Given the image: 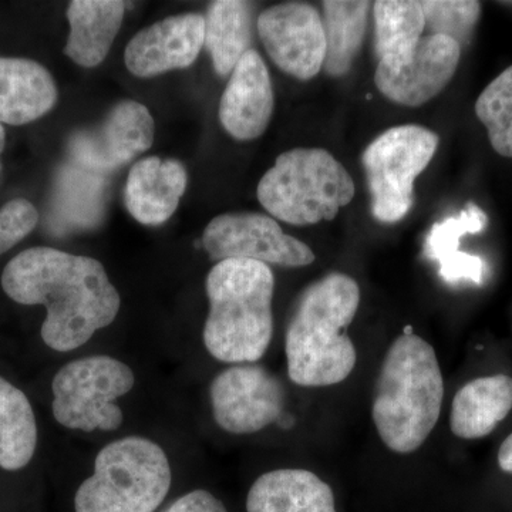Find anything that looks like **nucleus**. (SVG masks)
<instances>
[{
  "mask_svg": "<svg viewBox=\"0 0 512 512\" xmlns=\"http://www.w3.org/2000/svg\"><path fill=\"white\" fill-rule=\"evenodd\" d=\"M254 5L241 0L212 2L205 19V43L212 66L221 77L231 76L252 40Z\"/></svg>",
  "mask_w": 512,
  "mask_h": 512,
  "instance_id": "22",
  "label": "nucleus"
},
{
  "mask_svg": "<svg viewBox=\"0 0 512 512\" xmlns=\"http://www.w3.org/2000/svg\"><path fill=\"white\" fill-rule=\"evenodd\" d=\"M215 423L231 434H254L278 423L285 390L264 366L244 363L225 369L210 389Z\"/></svg>",
  "mask_w": 512,
  "mask_h": 512,
  "instance_id": "10",
  "label": "nucleus"
},
{
  "mask_svg": "<svg viewBox=\"0 0 512 512\" xmlns=\"http://www.w3.org/2000/svg\"><path fill=\"white\" fill-rule=\"evenodd\" d=\"M57 86L42 64L19 57H0V123L25 126L56 106Z\"/></svg>",
  "mask_w": 512,
  "mask_h": 512,
  "instance_id": "17",
  "label": "nucleus"
},
{
  "mask_svg": "<svg viewBox=\"0 0 512 512\" xmlns=\"http://www.w3.org/2000/svg\"><path fill=\"white\" fill-rule=\"evenodd\" d=\"M460 57L461 47L450 37H421L403 66L380 60L375 74L377 89L393 103L423 106L446 89L457 72Z\"/></svg>",
  "mask_w": 512,
  "mask_h": 512,
  "instance_id": "13",
  "label": "nucleus"
},
{
  "mask_svg": "<svg viewBox=\"0 0 512 512\" xmlns=\"http://www.w3.org/2000/svg\"><path fill=\"white\" fill-rule=\"evenodd\" d=\"M171 487L167 454L154 441L126 437L101 448L94 473L74 497L76 512H154Z\"/></svg>",
  "mask_w": 512,
  "mask_h": 512,
  "instance_id": "6",
  "label": "nucleus"
},
{
  "mask_svg": "<svg viewBox=\"0 0 512 512\" xmlns=\"http://www.w3.org/2000/svg\"><path fill=\"white\" fill-rule=\"evenodd\" d=\"M430 36L450 37L461 49L470 43L481 15L474 0H424L420 2Z\"/></svg>",
  "mask_w": 512,
  "mask_h": 512,
  "instance_id": "27",
  "label": "nucleus"
},
{
  "mask_svg": "<svg viewBox=\"0 0 512 512\" xmlns=\"http://www.w3.org/2000/svg\"><path fill=\"white\" fill-rule=\"evenodd\" d=\"M498 464L505 473H512V433L501 444L498 451Z\"/></svg>",
  "mask_w": 512,
  "mask_h": 512,
  "instance_id": "30",
  "label": "nucleus"
},
{
  "mask_svg": "<svg viewBox=\"0 0 512 512\" xmlns=\"http://www.w3.org/2000/svg\"><path fill=\"white\" fill-rule=\"evenodd\" d=\"M126 3L120 0H73L67 8L70 33L64 55L79 66H99L109 55L123 25Z\"/></svg>",
  "mask_w": 512,
  "mask_h": 512,
  "instance_id": "19",
  "label": "nucleus"
},
{
  "mask_svg": "<svg viewBox=\"0 0 512 512\" xmlns=\"http://www.w3.org/2000/svg\"><path fill=\"white\" fill-rule=\"evenodd\" d=\"M476 114L494 150L512 158V66L485 87L477 99Z\"/></svg>",
  "mask_w": 512,
  "mask_h": 512,
  "instance_id": "26",
  "label": "nucleus"
},
{
  "mask_svg": "<svg viewBox=\"0 0 512 512\" xmlns=\"http://www.w3.org/2000/svg\"><path fill=\"white\" fill-rule=\"evenodd\" d=\"M376 23V55L403 66L409 62L426 30L420 2L379 0L373 3Z\"/></svg>",
  "mask_w": 512,
  "mask_h": 512,
  "instance_id": "25",
  "label": "nucleus"
},
{
  "mask_svg": "<svg viewBox=\"0 0 512 512\" xmlns=\"http://www.w3.org/2000/svg\"><path fill=\"white\" fill-rule=\"evenodd\" d=\"M204 43V16H170L140 30L128 42L124 63L134 76L150 79L170 70L187 69L200 56Z\"/></svg>",
  "mask_w": 512,
  "mask_h": 512,
  "instance_id": "14",
  "label": "nucleus"
},
{
  "mask_svg": "<svg viewBox=\"0 0 512 512\" xmlns=\"http://www.w3.org/2000/svg\"><path fill=\"white\" fill-rule=\"evenodd\" d=\"M136 383L133 370L110 356H90L64 365L53 379V416L72 430H117L123 412L116 404Z\"/></svg>",
  "mask_w": 512,
  "mask_h": 512,
  "instance_id": "8",
  "label": "nucleus"
},
{
  "mask_svg": "<svg viewBox=\"0 0 512 512\" xmlns=\"http://www.w3.org/2000/svg\"><path fill=\"white\" fill-rule=\"evenodd\" d=\"M205 286L210 315L202 336L208 353L234 365L261 360L274 335L272 269L258 261L227 259L211 269Z\"/></svg>",
  "mask_w": 512,
  "mask_h": 512,
  "instance_id": "4",
  "label": "nucleus"
},
{
  "mask_svg": "<svg viewBox=\"0 0 512 512\" xmlns=\"http://www.w3.org/2000/svg\"><path fill=\"white\" fill-rule=\"evenodd\" d=\"M202 245L212 261L249 259L265 265L301 268L316 256L305 242L285 234L275 218L259 212L218 215L202 234Z\"/></svg>",
  "mask_w": 512,
  "mask_h": 512,
  "instance_id": "9",
  "label": "nucleus"
},
{
  "mask_svg": "<svg viewBox=\"0 0 512 512\" xmlns=\"http://www.w3.org/2000/svg\"><path fill=\"white\" fill-rule=\"evenodd\" d=\"M187 183V170L180 161L143 158L128 173L124 202L134 220L157 227L173 217Z\"/></svg>",
  "mask_w": 512,
  "mask_h": 512,
  "instance_id": "16",
  "label": "nucleus"
},
{
  "mask_svg": "<svg viewBox=\"0 0 512 512\" xmlns=\"http://www.w3.org/2000/svg\"><path fill=\"white\" fill-rule=\"evenodd\" d=\"M274 107L268 67L256 50L249 49L232 70L222 93L218 111L222 127L235 140H256L271 123Z\"/></svg>",
  "mask_w": 512,
  "mask_h": 512,
  "instance_id": "15",
  "label": "nucleus"
},
{
  "mask_svg": "<svg viewBox=\"0 0 512 512\" xmlns=\"http://www.w3.org/2000/svg\"><path fill=\"white\" fill-rule=\"evenodd\" d=\"M256 28L266 53L282 72L308 82L323 69L325 29L315 6L279 3L259 15Z\"/></svg>",
  "mask_w": 512,
  "mask_h": 512,
  "instance_id": "11",
  "label": "nucleus"
},
{
  "mask_svg": "<svg viewBox=\"0 0 512 512\" xmlns=\"http://www.w3.org/2000/svg\"><path fill=\"white\" fill-rule=\"evenodd\" d=\"M5 144H6L5 128H3V124L0 123V154H2V151L5 150Z\"/></svg>",
  "mask_w": 512,
  "mask_h": 512,
  "instance_id": "31",
  "label": "nucleus"
},
{
  "mask_svg": "<svg viewBox=\"0 0 512 512\" xmlns=\"http://www.w3.org/2000/svg\"><path fill=\"white\" fill-rule=\"evenodd\" d=\"M37 424L26 394L0 376V468L18 471L35 456Z\"/></svg>",
  "mask_w": 512,
  "mask_h": 512,
  "instance_id": "24",
  "label": "nucleus"
},
{
  "mask_svg": "<svg viewBox=\"0 0 512 512\" xmlns=\"http://www.w3.org/2000/svg\"><path fill=\"white\" fill-rule=\"evenodd\" d=\"M512 409V379L495 375L478 377L458 390L451 406L454 436L476 440L488 436Z\"/></svg>",
  "mask_w": 512,
  "mask_h": 512,
  "instance_id": "21",
  "label": "nucleus"
},
{
  "mask_svg": "<svg viewBox=\"0 0 512 512\" xmlns=\"http://www.w3.org/2000/svg\"><path fill=\"white\" fill-rule=\"evenodd\" d=\"M323 29L326 37V57L323 70L330 77L346 76L365 39L367 16L372 3L328 0L322 2Z\"/></svg>",
  "mask_w": 512,
  "mask_h": 512,
  "instance_id": "23",
  "label": "nucleus"
},
{
  "mask_svg": "<svg viewBox=\"0 0 512 512\" xmlns=\"http://www.w3.org/2000/svg\"><path fill=\"white\" fill-rule=\"evenodd\" d=\"M164 512H228L215 495L205 490H194L178 498Z\"/></svg>",
  "mask_w": 512,
  "mask_h": 512,
  "instance_id": "29",
  "label": "nucleus"
},
{
  "mask_svg": "<svg viewBox=\"0 0 512 512\" xmlns=\"http://www.w3.org/2000/svg\"><path fill=\"white\" fill-rule=\"evenodd\" d=\"M487 224V214L473 202H468L458 217L447 218L431 227L423 254L439 262L441 278L447 284L473 282L483 285L485 262L480 256L460 251V241L467 234H480Z\"/></svg>",
  "mask_w": 512,
  "mask_h": 512,
  "instance_id": "20",
  "label": "nucleus"
},
{
  "mask_svg": "<svg viewBox=\"0 0 512 512\" xmlns=\"http://www.w3.org/2000/svg\"><path fill=\"white\" fill-rule=\"evenodd\" d=\"M440 138L429 128H389L367 146L362 161L372 214L383 224L402 221L412 210L414 181L433 160Z\"/></svg>",
  "mask_w": 512,
  "mask_h": 512,
  "instance_id": "7",
  "label": "nucleus"
},
{
  "mask_svg": "<svg viewBox=\"0 0 512 512\" xmlns=\"http://www.w3.org/2000/svg\"><path fill=\"white\" fill-rule=\"evenodd\" d=\"M6 295L20 305L45 306L43 342L56 352L82 348L119 315L120 293L97 259L49 247L26 249L2 274Z\"/></svg>",
  "mask_w": 512,
  "mask_h": 512,
  "instance_id": "1",
  "label": "nucleus"
},
{
  "mask_svg": "<svg viewBox=\"0 0 512 512\" xmlns=\"http://www.w3.org/2000/svg\"><path fill=\"white\" fill-rule=\"evenodd\" d=\"M359 305V285L340 272L323 276L302 292L285 338L288 375L293 383L328 387L352 375L357 353L348 328Z\"/></svg>",
  "mask_w": 512,
  "mask_h": 512,
  "instance_id": "2",
  "label": "nucleus"
},
{
  "mask_svg": "<svg viewBox=\"0 0 512 512\" xmlns=\"http://www.w3.org/2000/svg\"><path fill=\"white\" fill-rule=\"evenodd\" d=\"M443 399L436 350L406 329L387 350L373 394V423L384 446L396 454L419 450L440 419Z\"/></svg>",
  "mask_w": 512,
  "mask_h": 512,
  "instance_id": "3",
  "label": "nucleus"
},
{
  "mask_svg": "<svg viewBox=\"0 0 512 512\" xmlns=\"http://www.w3.org/2000/svg\"><path fill=\"white\" fill-rule=\"evenodd\" d=\"M39 222V212L32 202L15 198L0 208V255L28 237Z\"/></svg>",
  "mask_w": 512,
  "mask_h": 512,
  "instance_id": "28",
  "label": "nucleus"
},
{
  "mask_svg": "<svg viewBox=\"0 0 512 512\" xmlns=\"http://www.w3.org/2000/svg\"><path fill=\"white\" fill-rule=\"evenodd\" d=\"M156 124L150 110L134 100L117 103L97 126L74 131L67 153L90 171H111L150 150Z\"/></svg>",
  "mask_w": 512,
  "mask_h": 512,
  "instance_id": "12",
  "label": "nucleus"
},
{
  "mask_svg": "<svg viewBox=\"0 0 512 512\" xmlns=\"http://www.w3.org/2000/svg\"><path fill=\"white\" fill-rule=\"evenodd\" d=\"M247 512H338L332 488L308 470L282 468L252 484Z\"/></svg>",
  "mask_w": 512,
  "mask_h": 512,
  "instance_id": "18",
  "label": "nucleus"
},
{
  "mask_svg": "<svg viewBox=\"0 0 512 512\" xmlns=\"http://www.w3.org/2000/svg\"><path fill=\"white\" fill-rule=\"evenodd\" d=\"M355 192L348 170L329 151L295 148L276 158L256 194L276 220L305 227L335 220Z\"/></svg>",
  "mask_w": 512,
  "mask_h": 512,
  "instance_id": "5",
  "label": "nucleus"
}]
</instances>
